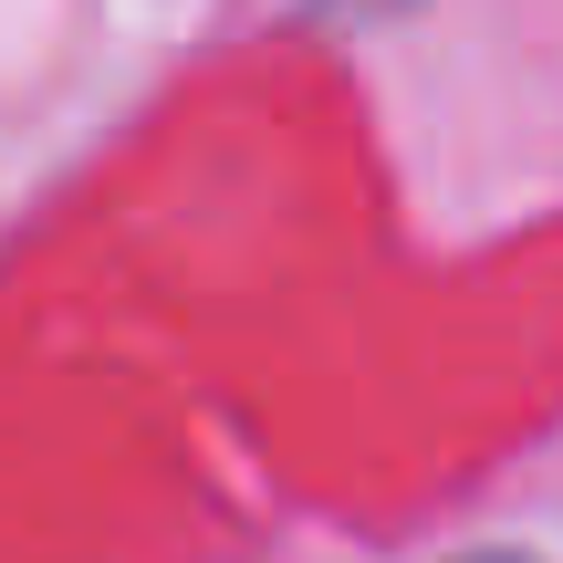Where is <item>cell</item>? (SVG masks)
<instances>
[{
    "instance_id": "6da1fadb",
    "label": "cell",
    "mask_w": 563,
    "mask_h": 563,
    "mask_svg": "<svg viewBox=\"0 0 563 563\" xmlns=\"http://www.w3.org/2000/svg\"><path fill=\"white\" fill-rule=\"evenodd\" d=\"M470 563H522V553H470Z\"/></svg>"
}]
</instances>
